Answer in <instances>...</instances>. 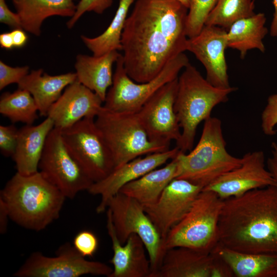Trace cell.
I'll list each match as a JSON object with an SVG mask.
<instances>
[{
    "instance_id": "6da1fadb",
    "label": "cell",
    "mask_w": 277,
    "mask_h": 277,
    "mask_svg": "<svg viewBox=\"0 0 277 277\" xmlns=\"http://www.w3.org/2000/svg\"><path fill=\"white\" fill-rule=\"evenodd\" d=\"M188 11L177 0H136L121 38L124 69L131 79L151 81L186 51Z\"/></svg>"
},
{
    "instance_id": "7a4b0ae2",
    "label": "cell",
    "mask_w": 277,
    "mask_h": 277,
    "mask_svg": "<svg viewBox=\"0 0 277 277\" xmlns=\"http://www.w3.org/2000/svg\"><path fill=\"white\" fill-rule=\"evenodd\" d=\"M219 243L248 253L277 254V187L250 190L223 200Z\"/></svg>"
},
{
    "instance_id": "3957f363",
    "label": "cell",
    "mask_w": 277,
    "mask_h": 277,
    "mask_svg": "<svg viewBox=\"0 0 277 277\" xmlns=\"http://www.w3.org/2000/svg\"><path fill=\"white\" fill-rule=\"evenodd\" d=\"M0 197L12 221L35 231L59 217L66 199L39 171L27 175L16 172L1 190Z\"/></svg>"
},
{
    "instance_id": "277c9868",
    "label": "cell",
    "mask_w": 277,
    "mask_h": 277,
    "mask_svg": "<svg viewBox=\"0 0 277 277\" xmlns=\"http://www.w3.org/2000/svg\"><path fill=\"white\" fill-rule=\"evenodd\" d=\"M236 88L216 87L209 83L190 63L178 76L174 109L181 129L176 147L184 153L192 149L199 124L211 116L213 109L226 102Z\"/></svg>"
},
{
    "instance_id": "5b68a950",
    "label": "cell",
    "mask_w": 277,
    "mask_h": 277,
    "mask_svg": "<svg viewBox=\"0 0 277 277\" xmlns=\"http://www.w3.org/2000/svg\"><path fill=\"white\" fill-rule=\"evenodd\" d=\"M175 157L176 178L187 180L203 189L239 167L242 162V157H235L227 151L222 122L211 116L204 121L196 146L188 154L180 150Z\"/></svg>"
},
{
    "instance_id": "8992f818",
    "label": "cell",
    "mask_w": 277,
    "mask_h": 277,
    "mask_svg": "<svg viewBox=\"0 0 277 277\" xmlns=\"http://www.w3.org/2000/svg\"><path fill=\"white\" fill-rule=\"evenodd\" d=\"M223 200L202 190L186 215L167 234L166 250L179 247L211 252L219 243V222Z\"/></svg>"
},
{
    "instance_id": "52a82bcc",
    "label": "cell",
    "mask_w": 277,
    "mask_h": 277,
    "mask_svg": "<svg viewBox=\"0 0 277 277\" xmlns=\"http://www.w3.org/2000/svg\"><path fill=\"white\" fill-rule=\"evenodd\" d=\"M95 123L111 153L114 169L139 156L170 149L150 140L136 113L114 112L103 106Z\"/></svg>"
},
{
    "instance_id": "ba28073f",
    "label": "cell",
    "mask_w": 277,
    "mask_h": 277,
    "mask_svg": "<svg viewBox=\"0 0 277 277\" xmlns=\"http://www.w3.org/2000/svg\"><path fill=\"white\" fill-rule=\"evenodd\" d=\"M112 85L108 90L103 107L111 111L137 113L143 105L162 86L179 76L190 63L182 53L172 60L153 79L136 83L127 74L122 54L116 62Z\"/></svg>"
},
{
    "instance_id": "9c48e42d",
    "label": "cell",
    "mask_w": 277,
    "mask_h": 277,
    "mask_svg": "<svg viewBox=\"0 0 277 277\" xmlns=\"http://www.w3.org/2000/svg\"><path fill=\"white\" fill-rule=\"evenodd\" d=\"M107 209L110 211L116 234L121 244H124L133 234L139 236L144 242L150 263L151 276L160 266L167 250L143 206L119 192L109 200Z\"/></svg>"
},
{
    "instance_id": "30bf717a",
    "label": "cell",
    "mask_w": 277,
    "mask_h": 277,
    "mask_svg": "<svg viewBox=\"0 0 277 277\" xmlns=\"http://www.w3.org/2000/svg\"><path fill=\"white\" fill-rule=\"evenodd\" d=\"M61 133L68 150L94 183L104 179L114 170L111 153L94 117H85Z\"/></svg>"
},
{
    "instance_id": "8fae6325",
    "label": "cell",
    "mask_w": 277,
    "mask_h": 277,
    "mask_svg": "<svg viewBox=\"0 0 277 277\" xmlns=\"http://www.w3.org/2000/svg\"><path fill=\"white\" fill-rule=\"evenodd\" d=\"M38 171L66 199H74L94 183L68 150L61 130L55 127L47 137Z\"/></svg>"
},
{
    "instance_id": "7c38bea8",
    "label": "cell",
    "mask_w": 277,
    "mask_h": 277,
    "mask_svg": "<svg viewBox=\"0 0 277 277\" xmlns=\"http://www.w3.org/2000/svg\"><path fill=\"white\" fill-rule=\"evenodd\" d=\"M55 254L54 256H48L39 251L32 253L13 275L79 277L90 274L109 277L113 270L104 263L87 260L70 243L60 246Z\"/></svg>"
},
{
    "instance_id": "4fadbf2b",
    "label": "cell",
    "mask_w": 277,
    "mask_h": 277,
    "mask_svg": "<svg viewBox=\"0 0 277 277\" xmlns=\"http://www.w3.org/2000/svg\"><path fill=\"white\" fill-rule=\"evenodd\" d=\"M177 86L178 77L166 84L136 113L150 140L168 149L181 137L174 109Z\"/></svg>"
},
{
    "instance_id": "5bb4252c",
    "label": "cell",
    "mask_w": 277,
    "mask_h": 277,
    "mask_svg": "<svg viewBox=\"0 0 277 277\" xmlns=\"http://www.w3.org/2000/svg\"><path fill=\"white\" fill-rule=\"evenodd\" d=\"M242 159L239 167L225 173L202 190L213 191L224 200L253 189L276 186L272 174L266 168L263 151L246 153Z\"/></svg>"
},
{
    "instance_id": "9a60e30c",
    "label": "cell",
    "mask_w": 277,
    "mask_h": 277,
    "mask_svg": "<svg viewBox=\"0 0 277 277\" xmlns=\"http://www.w3.org/2000/svg\"><path fill=\"white\" fill-rule=\"evenodd\" d=\"M202 189L187 180L175 178L155 203L144 207L163 241L171 229L188 213Z\"/></svg>"
},
{
    "instance_id": "2e32d148",
    "label": "cell",
    "mask_w": 277,
    "mask_h": 277,
    "mask_svg": "<svg viewBox=\"0 0 277 277\" xmlns=\"http://www.w3.org/2000/svg\"><path fill=\"white\" fill-rule=\"evenodd\" d=\"M227 48V31L216 26L205 25L197 35L187 40L186 51L192 53L203 64L206 79L216 87H231L225 55Z\"/></svg>"
},
{
    "instance_id": "e0dca14e",
    "label": "cell",
    "mask_w": 277,
    "mask_h": 277,
    "mask_svg": "<svg viewBox=\"0 0 277 277\" xmlns=\"http://www.w3.org/2000/svg\"><path fill=\"white\" fill-rule=\"evenodd\" d=\"M179 151L180 149L176 146L165 151L139 156L115 168L105 178L94 183L87 191L101 197L96 208V212L101 213L107 210L109 200L125 185L172 160Z\"/></svg>"
},
{
    "instance_id": "ac0fdd59",
    "label": "cell",
    "mask_w": 277,
    "mask_h": 277,
    "mask_svg": "<svg viewBox=\"0 0 277 277\" xmlns=\"http://www.w3.org/2000/svg\"><path fill=\"white\" fill-rule=\"evenodd\" d=\"M103 103L94 92L76 79L50 107L47 117L53 120L55 128L63 130L85 117L95 118Z\"/></svg>"
},
{
    "instance_id": "d6986e66",
    "label": "cell",
    "mask_w": 277,
    "mask_h": 277,
    "mask_svg": "<svg viewBox=\"0 0 277 277\" xmlns=\"http://www.w3.org/2000/svg\"><path fill=\"white\" fill-rule=\"evenodd\" d=\"M107 229L110 238L113 256L110 261L113 270L109 277H150L151 270L144 242L137 234H131L124 244L114 230L110 211L107 209Z\"/></svg>"
},
{
    "instance_id": "ffe728a7",
    "label": "cell",
    "mask_w": 277,
    "mask_h": 277,
    "mask_svg": "<svg viewBox=\"0 0 277 277\" xmlns=\"http://www.w3.org/2000/svg\"><path fill=\"white\" fill-rule=\"evenodd\" d=\"M217 260L212 252L183 247L170 248L150 277H214Z\"/></svg>"
},
{
    "instance_id": "44dd1931",
    "label": "cell",
    "mask_w": 277,
    "mask_h": 277,
    "mask_svg": "<svg viewBox=\"0 0 277 277\" xmlns=\"http://www.w3.org/2000/svg\"><path fill=\"white\" fill-rule=\"evenodd\" d=\"M54 127L53 120L47 117L37 125H25L18 129L16 148L12 156L17 172L27 175L38 171L47 137Z\"/></svg>"
},
{
    "instance_id": "7402d4cb",
    "label": "cell",
    "mask_w": 277,
    "mask_h": 277,
    "mask_svg": "<svg viewBox=\"0 0 277 277\" xmlns=\"http://www.w3.org/2000/svg\"><path fill=\"white\" fill-rule=\"evenodd\" d=\"M77 79L73 72L50 75L42 69L32 70L18 84V88L28 91L33 96L39 114L46 116L50 107L58 99L63 90Z\"/></svg>"
},
{
    "instance_id": "603a6c76",
    "label": "cell",
    "mask_w": 277,
    "mask_h": 277,
    "mask_svg": "<svg viewBox=\"0 0 277 277\" xmlns=\"http://www.w3.org/2000/svg\"><path fill=\"white\" fill-rule=\"evenodd\" d=\"M121 54L112 51L102 55L78 54L75 69L77 80L94 92L104 102L109 87L112 85V66Z\"/></svg>"
},
{
    "instance_id": "cb8c5ba5",
    "label": "cell",
    "mask_w": 277,
    "mask_h": 277,
    "mask_svg": "<svg viewBox=\"0 0 277 277\" xmlns=\"http://www.w3.org/2000/svg\"><path fill=\"white\" fill-rule=\"evenodd\" d=\"M23 30L39 36L42 23L54 16L72 17L76 5L73 0H12Z\"/></svg>"
},
{
    "instance_id": "d4e9b609",
    "label": "cell",
    "mask_w": 277,
    "mask_h": 277,
    "mask_svg": "<svg viewBox=\"0 0 277 277\" xmlns=\"http://www.w3.org/2000/svg\"><path fill=\"white\" fill-rule=\"evenodd\" d=\"M211 252L228 264L234 276L277 277V254L241 252L219 243Z\"/></svg>"
},
{
    "instance_id": "484cf974",
    "label": "cell",
    "mask_w": 277,
    "mask_h": 277,
    "mask_svg": "<svg viewBox=\"0 0 277 277\" xmlns=\"http://www.w3.org/2000/svg\"><path fill=\"white\" fill-rule=\"evenodd\" d=\"M175 157L165 166L153 169L125 185L120 192L134 199L143 207L155 203L169 183L176 177Z\"/></svg>"
},
{
    "instance_id": "4316f807",
    "label": "cell",
    "mask_w": 277,
    "mask_h": 277,
    "mask_svg": "<svg viewBox=\"0 0 277 277\" xmlns=\"http://www.w3.org/2000/svg\"><path fill=\"white\" fill-rule=\"evenodd\" d=\"M266 21L265 14L258 13L234 22L227 31V47L238 50L242 59L249 50L264 52L263 40L268 33Z\"/></svg>"
},
{
    "instance_id": "83f0119b",
    "label": "cell",
    "mask_w": 277,
    "mask_h": 277,
    "mask_svg": "<svg viewBox=\"0 0 277 277\" xmlns=\"http://www.w3.org/2000/svg\"><path fill=\"white\" fill-rule=\"evenodd\" d=\"M135 1L120 0L111 23L100 35L93 38L81 36L83 43L93 55L98 56L112 51L122 50V35L127 14L130 7Z\"/></svg>"
},
{
    "instance_id": "f1b7e54d",
    "label": "cell",
    "mask_w": 277,
    "mask_h": 277,
    "mask_svg": "<svg viewBox=\"0 0 277 277\" xmlns=\"http://www.w3.org/2000/svg\"><path fill=\"white\" fill-rule=\"evenodd\" d=\"M38 110L32 95L18 88L13 92L3 93L0 98V113L12 123L32 125L37 119Z\"/></svg>"
},
{
    "instance_id": "f546056e",
    "label": "cell",
    "mask_w": 277,
    "mask_h": 277,
    "mask_svg": "<svg viewBox=\"0 0 277 277\" xmlns=\"http://www.w3.org/2000/svg\"><path fill=\"white\" fill-rule=\"evenodd\" d=\"M253 0H217L205 25L228 29L236 21L255 14Z\"/></svg>"
},
{
    "instance_id": "4dcf8cb0",
    "label": "cell",
    "mask_w": 277,
    "mask_h": 277,
    "mask_svg": "<svg viewBox=\"0 0 277 277\" xmlns=\"http://www.w3.org/2000/svg\"><path fill=\"white\" fill-rule=\"evenodd\" d=\"M217 0H191L186 24L188 38L197 35L205 26L206 18Z\"/></svg>"
},
{
    "instance_id": "1f68e13d",
    "label": "cell",
    "mask_w": 277,
    "mask_h": 277,
    "mask_svg": "<svg viewBox=\"0 0 277 277\" xmlns=\"http://www.w3.org/2000/svg\"><path fill=\"white\" fill-rule=\"evenodd\" d=\"M261 127L263 132L267 136L276 134L277 125V90L270 95L261 116Z\"/></svg>"
},
{
    "instance_id": "d6a6232c",
    "label": "cell",
    "mask_w": 277,
    "mask_h": 277,
    "mask_svg": "<svg viewBox=\"0 0 277 277\" xmlns=\"http://www.w3.org/2000/svg\"><path fill=\"white\" fill-rule=\"evenodd\" d=\"M113 0H80L76 5L74 15L67 23L68 28H72L78 19L86 12L102 14L112 4Z\"/></svg>"
},
{
    "instance_id": "836d02e7",
    "label": "cell",
    "mask_w": 277,
    "mask_h": 277,
    "mask_svg": "<svg viewBox=\"0 0 277 277\" xmlns=\"http://www.w3.org/2000/svg\"><path fill=\"white\" fill-rule=\"evenodd\" d=\"M73 245L83 256L92 257L97 250L98 241L96 235L92 231L83 230L75 236Z\"/></svg>"
},
{
    "instance_id": "e575fe53",
    "label": "cell",
    "mask_w": 277,
    "mask_h": 277,
    "mask_svg": "<svg viewBox=\"0 0 277 277\" xmlns=\"http://www.w3.org/2000/svg\"><path fill=\"white\" fill-rule=\"evenodd\" d=\"M18 129L13 124L0 126V150L5 157L12 156L16 148Z\"/></svg>"
},
{
    "instance_id": "d590c367",
    "label": "cell",
    "mask_w": 277,
    "mask_h": 277,
    "mask_svg": "<svg viewBox=\"0 0 277 277\" xmlns=\"http://www.w3.org/2000/svg\"><path fill=\"white\" fill-rule=\"evenodd\" d=\"M28 66L12 67L0 61V90L10 84H17L29 73Z\"/></svg>"
},
{
    "instance_id": "8d00e7d4",
    "label": "cell",
    "mask_w": 277,
    "mask_h": 277,
    "mask_svg": "<svg viewBox=\"0 0 277 277\" xmlns=\"http://www.w3.org/2000/svg\"><path fill=\"white\" fill-rule=\"evenodd\" d=\"M0 22L14 29H22L18 15L9 9L5 0H0Z\"/></svg>"
},
{
    "instance_id": "74e56055",
    "label": "cell",
    "mask_w": 277,
    "mask_h": 277,
    "mask_svg": "<svg viewBox=\"0 0 277 277\" xmlns=\"http://www.w3.org/2000/svg\"><path fill=\"white\" fill-rule=\"evenodd\" d=\"M271 148V155L268 159L267 166L275 181L277 187V143L272 142Z\"/></svg>"
},
{
    "instance_id": "f35d334b",
    "label": "cell",
    "mask_w": 277,
    "mask_h": 277,
    "mask_svg": "<svg viewBox=\"0 0 277 277\" xmlns=\"http://www.w3.org/2000/svg\"><path fill=\"white\" fill-rule=\"evenodd\" d=\"M10 219L9 213L7 207L0 197V233L5 234L8 230V220Z\"/></svg>"
},
{
    "instance_id": "ab89813d",
    "label": "cell",
    "mask_w": 277,
    "mask_h": 277,
    "mask_svg": "<svg viewBox=\"0 0 277 277\" xmlns=\"http://www.w3.org/2000/svg\"><path fill=\"white\" fill-rule=\"evenodd\" d=\"M11 33L14 48L23 47L26 44L28 36L23 29H15Z\"/></svg>"
},
{
    "instance_id": "60d3db41",
    "label": "cell",
    "mask_w": 277,
    "mask_h": 277,
    "mask_svg": "<svg viewBox=\"0 0 277 277\" xmlns=\"http://www.w3.org/2000/svg\"><path fill=\"white\" fill-rule=\"evenodd\" d=\"M0 45L2 48L6 49L9 50L14 48L11 32H5L0 34Z\"/></svg>"
},
{
    "instance_id": "b9f144b4",
    "label": "cell",
    "mask_w": 277,
    "mask_h": 277,
    "mask_svg": "<svg viewBox=\"0 0 277 277\" xmlns=\"http://www.w3.org/2000/svg\"><path fill=\"white\" fill-rule=\"evenodd\" d=\"M254 1L255 0H253ZM274 11L273 17L270 25V33L271 36L277 37V0H273Z\"/></svg>"
},
{
    "instance_id": "7bdbcfd3",
    "label": "cell",
    "mask_w": 277,
    "mask_h": 277,
    "mask_svg": "<svg viewBox=\"0 0 277 277\" xmlns=\"http://www.w3.org/2000/svg\"><path fill=\"white\" fill-rule=\"evenodd\" d=\"M177 1L181 2L188 9L189 8L191 0H177Z\"/></svg>"
}]
</instances>
